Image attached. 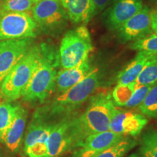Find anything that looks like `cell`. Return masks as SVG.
<instances>
[{
	"instance_id": "d6986e66",
	"label": "cell",
	"mask_w": 157,
	"mask_h": 157,
	"mask_svg": "<svg viewBox=\"0 0 157 157\" xmlns=\"http://www.w3.org/2000/svg\"><path fill=\"white\" fill-rule=\"evenodd\" d=\"M157 82V53L154 54L135 81L137 86L154 85Z\"/></svg>"
},
{
	"instance_id": "4dcf8cb0",
	"label": "cell",
	"mask_w": 157,
	"mask_h": 157,
	"mask_svg": "<svg viewBox=\"0 0 157 157\" xmlns=\"http://www.w3.org/2000/svg\"><path fill=\"white\" fill-rule=\"evenodd\" d=\"M4 1H5V0H0V10H1L2 7V5H3Z\"/></svg>"
},
{
	"instance_id": "603a6c76",
	"label": "cell",
	"mask_w": 157,
	"mask_h": 157,
	"mask_svg": "<svg viewBox=\"0 0 157 157\" xmlns=\"http://www.w3.org/2000/svg\"><path fill=\"white\" fill-rule=\"evenodd\" d=\"M33 0H5L0 10V16L10 13H27L34 7Z\"/></svg>"
},
{
	"instance_id": "8fae6325",
	"label": "cell",
	"mask_w": 157,
	"mask_h": 157,
	"mask_svg": "<svg viewBox=\"0 0 157 157\" xmlns=\"http://www.w3.org/2000/svg\"><path fill=\"white\" fill-rule=\"evenodd\" d=\"M143 7L141 0H117L103 14L104 23L111 30L117 31Z\"/></svg>"
},
{
	"instance_id": "3957f363",
	"label": "cell",
	"mask_w": 157,
	"mask_h": 157,
	"mask_svg": "<svg viewBox=\"0 0 157 157\" xmlns=\"http://www.w3.org/2000/svg\"><path fill=\"white\" fill-rule=\"evenodd\" d=\"M86 135L82 130L78 117L72 113L60 119L51 130L47 146L46 157H59L66 152L81 146Z\"/></svg>"
},
{
	"instance_id": "f1b7e54d",
	"label": "cell",
	"mask_w": 157,
	"mask_h": 157,
	"mask_svg": "<svg viewBox=\"0 0 157 157\" xmlns=\"http://www.w3.org/2000/svg\"><path fill=\"white\" fill-rule=\"evenodd\" d=\"M151 22L152 31L157 34V10L151 11Z\"/></svg>"
},
{
	"instance_id": "cb8c5ba5",
	"label": "cell",
	"mask_w": 157,
	"mask_h": 157,
	"mask_svg": "<svg viewBox=\"0 0 157 157\" xmlns=\"http://www.w3.org/2000/svg\"><path fill=\"white\" fill-rule=\"evenodd\" d=\"M130 48L137 52H143L148 54L157 53V34H150L146 36L133 42Z\"/></svg>"
},
{
	"instance_id": "7c38bea8",
	"label": "cell",
	"mask_w": 157,
	"mask_h": 157,
	"mask_svg": "<svg viewBox=\"0 0 157 157\" xmlns=\"http://www.w3.org/2000/svg\"><path fill=\"white\" fill-rule=\"evenodd\" d=\"M151 11L147 7H143L137 14L128 20L117 30L118 37L123 42L138 40L151 34Z\"/></svg>"
},
{
	"instance_id": "6da1fadb",
	"label": "cell",
	"mask_w": 157,
	"mask_h": 157,
	"mask_svg": "<svg viewBox=\"0 0 157 157\" xmlns=\"http://www.w3.org/2000/svg\"><path fill=\"white\" fill-rule=\"evenodd\" d=\"M40 48L41 59L21 97L31 103H44L56 88L57 69L60 65L59 52L46 43L40 44Z\"/></svg>"
},
{
	"instance_id": "4316f807",
	"label": "cell",
	"mask_w": 157,
	"mask_h": 157,
	"mask_svg": "<svg viewBox=\"0 0 157 157\" xmlns=\"http://www.w3.org/2000/svg\"><path fill=\"white\" fill-rule=\"evenodd\" d=\"M28 157H46L48 154L47 143L36 142L24 150Z\"/></svg>"
},
{
	"instance_id": "8992f818",
	"label": "cell",
	"mask_w": 157,
	"mask_h": 157,
	"mask_svg": "<svg viewBox=\"0 0 157 157\" xmlns=\"http://www.w3.org/2000/svg\"><path fill=\"white\" fill-rule=\"evenodd\" d=\"M93 47L90 32L85 25L67 31L63 37L59 50L63 68L75 67L89 58Z\"/></svg>"
},
{
	"instance_id": "484cf974",
	"label": "cell",
	"mask_w": 157,
	"mask_h": 157,
	"mask_svg": "<svg viewBox=\"0 0 157 157\" xmlns=\"http://www.w3.org/2000/svg\"><path fill=\"white\" fill-rule=\"evenodd\" d=\"M152 86L146 85V86H139L136 88V90L133 92V94L129 98V101L124 105L127 108H134L139 106L144 100L147 93L150 90Z\"/></svg>"
},
{
	"instance_id": "44dd1931",
	"label": "cell",
	"mask_w": 157,
	"mask_h": 157,
	"mask_svg": "<svg viewBox=\"0 0 157 157\" xmlns=\"http://www.w3.org/2000/svg\"><path fill=\"white\" fill-rule=\"evenodd\" d=\"M139 110L143 115L149 118L157 117V82L151 87Z\"/></svg>"
},
{
	"instance_id": "ac0fdd59",
	"label": "cell",
	"mask_w": 157,
	"mask_h": 157,
	"mask_svg": "<svg viewBox=\"0 0 157 157\" xmlns=\"http://www.w3.org/2000/svg\"><path fill=\"white\" fill-rule=\"evenodd\" d=\"M137 144L132 137L125 136L122 140L94 157H124Z\"/></svg>"
},
{
	"instance_id": "83f0119b",
	"label": "cell",
	"mask_w": 157,
	"mask_h": 157,
	"mask_svg": "<svg viewBox=\"0 0 157 157\" xmlns=\"http://www.w3.org/2000/svg\"><path fill=\"white\" fill-rule=\"evenodd\" d=\"M117 0H93L94 6V15L103 11L110 5L113 4Z\"/></svg>"
},
{
	"instance_id": "7402d4cb",
	"label": "cell",
	"mask_w": 157,
	"mask_h": 157,
	"mask_svg": "<svg viewBox=\"0 0 157 157\" xmlns=\"http://www.w3.org/2000/svg\"><path fill=\"white\" fill-rule=\"evenodd\" d=\"M17 106L7 102L0 103V142L15 117Z\"/></svg>"
},
{
	"instance_id": "52a82bcc",
	"label": "cell",
	"mask_w": 157,
	"mask_h": 157,
	"mask_svg": "<svg viewBox=\"0 0 157 157\" xmlns=\"http://www.w3.org/2000/svg\"><path fill=\"white\" fill-rule=\"evenodd\" d=\"M37 28L45 34L60 33L68 23V15L60 0H41L31 9Z\"/></svg>"
},
{
	"instance_id": "4fadbf2b",
	"label": "cell",
	"mask_w": 157,
	"mask_h": 157,
	"mask_svg": "<svg viewBox=\"0 0 157 157\" xmlns=\"http://www.w3.org/2000/svg\"><path fill=\"white\" fill-rule=\"evenodd\" d=\"M124 137L110 130L90 135L84 139L81 146L76 148L71 157H94L122 140Z\"/></svg>"
},
{
	"instance_id": "30bf717a",
	"label": "cell",
	"mask_w": 157,
	"mask_h": 157,
	"mask_svg": "<svg viewBox=\"0 0 157 157\" xmlns=\"http://www.w3.org/2000/svg\"><path fill=\"white\" fill-rule=\"evenodd\" d=\"M148 124L144 115L116 107L110 122L109 130L124 136L136 137Z\"/></svg>"
},
{
	"instance_id": "5bb4252c",
	"label": "cell",
	"mask_w": 157,
	"mask_h": 157,
	"mask_svg": "<svg viewBox=\"0 0 157 157\" xmlns=\"http://www.w3.org/2000/svg\"><path fill=\"white\" fill-rule=\"evenodd\" d=\"M93 70V68L88 58L75 67L63 68L59 71L57 74L56 88L58 95L78 83Z\"/></svg>"
},
{
	"instance_id": "ffe728a7",
	"label": "cell",
	"mask_w": 157,
	"mask_h": 157,
	"mask_svg": "<svg viewBox=\"0 0 157 157\" xmlns=\"http://www.w3.org/2000/svg\"><path fill=\"white\" fill-rule=\"evenodd\" d=\"M138 154L140 157H157V129L143 133Z\"/></svg>"
},
{
	"instance_id": "1f68e13d",
	"label": "cell",
	"mask_w": 157,
	"mask_h": 157,
	"mask_svg": "<svg viewBox=\"0 0 157 157\" xmlns=\"http://www.w3.org/2000/svg\"><path fill=\"white\" fill-rule=\"evenodd\" d=\"M33 1H34L35 3H36V2H39V1H41V0H33Z\"/></svg>"
},
{
	"instance_id": "d6a6232c",
	"label": "cell",
	"mask_w": 157,
	"mask_h": 157,
	"mask_svg": "<svg viewBox=\"0 0 157 157\" xmlns=\"http://www.w3.org/2000/svg\"><path fill=\"white\" fill-rule=\"evenodd\" d=\"M0 157H2V154H1V152H0Z\"/></svg>"
},
{
	"instance_id": "d4e9b609",
	"label": "cell",
	"mask_w": 157,
	"mask_h": 157,
	"mask_svg": "<svg viewBox=\"0 0 157 157\" xmlns=\"http://www.w3.org/2000/svg\"><path fill=\"white\" fill-rule=\"evenodd\" d=\"M137 87L138 86L136 85L135 82L127 85L117 84L111 95L114 103L120 106H124L125 103L129 101L133 94V92L136 90Z\"/></svg>"
},
{
	"instance_id": "9c48e42d",
	"label": "cell",
	"mask_w": 157,
	"mask_h": 157,
	"mask_svg": "<svg viewBox=\"0 0 157 157\" xmlns=\"http://www.w3.org/2000/svg\"><path fill=\"white\" fill-rule=\"evenodd\" d=\"M32 38L0 41V87L7 74L32 47Z\"/></svg>"
},
{
	"instance_id": "ba28073f",
	"label": "cell",
	"mask_w": 157,
	"mask_h": 157,
	"mask_svg": "<svg viewBox=\"0 0 157 157\" xmlns=\"http://www.w3.org/2000/svg\"><path fill=\"white\" fill-rule=\"evenodd\" d=\"M36 24L29 13H10L0 16V41L36 36Z\"/></svg>"
},
{
	"instance_id": "f546056e",
	"label": "cell",
	"mask_w": 157,
	"mask_h": 157,
	"mask_svg": "<svg viewBox=\"0 0 157 157\" xmlns=\"http://www.w3.org/2000/svg\"><path fill=\"white\" fill-rule=\"evenodd\" d=\"M127 157H140L139 156L138 154H135V153H133V154L129 155V156H127Z\"/></svg>"
},
{
	"instance_id": "e0dca14e",
	"label": "cell",
	"mask_w": 157,
	"mask_h": 157,
	"mask_svg": "<svg viewBox=\"0 0 157 157\" xmlns=\"http://www.w3.org/2000/svg\"><path fill=\"white\" fill-rule=\"evenodd\" d=\"M154 54L138 52L135 58L117 76V84L127 85L136 81L147 63Z\"/></svg>"
},
{
	"instance_id": "277c9868",
	"label": "cell",
	"mask_w": 157,
	"mask_h": 157,
	"mask_svg": "<svg viewBox=\"0 0 157 157\" xmlns=\"http://www.w3.org/2000/svg\"><path fill=\"white\" fill-rule=\"evenodd\" d=\"M115 108L111 94L102 93L93 96L84 113L78 117V122L86 137L109 131Z\"/></svg>"
},
{
	"instance_id": "5b68a950",
	"label": "cell",
	"mask_w": 157,
	"mask_h": 157,
	"mask_svg": "<svg viewBox=\"0 0 157 157\" xmlns=\"http://www.w3.org/2000/svg\"><path fill=\"white\" fill-rule=\"evenodd\" d=\"M42 56L40 45H34L13 68L2 83L0 90L4 97L12 101L19 99L36 68Z\"/></svg>"
},
{
	"instance_id": "9a60e30c",
	"label": "cell",
	"mask_w": 157,
	"mask_h": 157,
	"mask_svg": "<svg viewBox=\"0 0 157 157\" xmlns=\"http://www.w3.org/2000/svg\"><path fill=\"white\" fill-rule=\"evenodd\" d=\"M28 113L24 108L17 105L15 117L4 135L2 143L12 151L18 150L22 143Z\"/></svg>"
},
{
	"instance_id": "2e32d148",
	"label": "cell",
	"mask_w": 157,
	"mask_h": 157,
	"mask_svg": "<svg viewBox=\"0 0 157 157\" xmlns=\"http://www.w3.org/2000/svg\"><path fill=\"white\" fill-rule=\"evenodd\" d=\"M68 19L74 23H87L94 15L93 0H60Z\"/></svg>"
},
{
	"instance_id": "7a4b0ae2",
	"label": "cell",
	"mask_w": 157,
	"mask_h": 157,
	"mask_svg": "<svg viewBox=\"0 0 157 157\" xmlns=\"http://www.w3.org/2000/svg\"><path fill=\"white\" fill-rule=\"evenodd\" d=\"M101 74L93 68L88 75L72 87L58 94L51 105L42 107L49 116L60 119L74 113L101 84Z\"/></svg>"
}]
</instances>
